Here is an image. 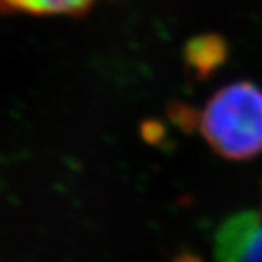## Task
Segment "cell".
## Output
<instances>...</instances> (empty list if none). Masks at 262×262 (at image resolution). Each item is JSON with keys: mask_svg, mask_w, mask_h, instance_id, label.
Masks as SVG:
<instances>
[{"mask_svg": "<svg viewBox=\"0 0 262 262\" xmlns=\"http://www.w3.org/2000/svg\"><path fill=\"white\" fill-rule=\"evenodd\" d=\"M216 262H262V220L245 213L216 235Z\"/></svg>", "mask_w": 262, "mask_h": 262, "instance_id": "7a4b0ae2", "label": "cell"}, {"mask_svg": "<svg viewBox=\"0 0 262 262\" xmlns=\"http://www.w3.org/2000/svg\"><path fill=\"white\" fill-rule=\"evenodd\" d=\"M187 56H189L191 63L198 65L199 68L216 65L225 56V43L222 38L214 34L201 36L187 45Z\"/></svg>", "mask_w": 262, "mask_h": 262, "instance_id": "277c9868", "label": "cell"}, {"mask_svg": "<svg viewBox=\"0 0 262 262\" xmlns=\"http://www.w3.org/2000/svg\"><path fill=\"white\" fill-rule=\"evenodd\" d=\"M5 10H23L38 15H80L91 7L92 0H2Z\"/></svg>", "mask_w": 262, "mask_h": 262, "instance_id": "3957f363", "label": "cell"}, {"mask_svg": "<svg viewBox=\"0 0 262 262\" xmlns=\"http://www.w3.org/2000/svg\"><path fill=\"white\" fill-rule=\"evenodd\" d=\"M199 129L225 159L247 160L262 154V89L242 80L225 85L204 106Z\"/></svg>", "mask_w": 262, "mask_h": 262, "instance_id": "6da1fadb", "label": "cell"}]
</instances>
